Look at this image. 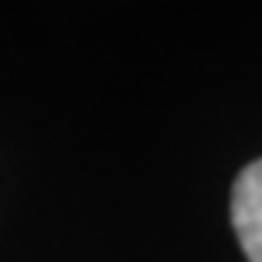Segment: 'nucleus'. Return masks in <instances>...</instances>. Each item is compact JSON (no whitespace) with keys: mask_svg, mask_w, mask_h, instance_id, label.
<instances>
[{"mask_svg":"<svg viewBox=\"0 0 262 262\" xmlns=\"http://www.w3.org/2000/svg\"><path fill=\"white\" fill-rule=\"evenodd\" d=\"M232 225L249 262H262V160H252L232 187Z\"/></svg>","mask_w":262,"mask_h":262,"instance_id":"1","label":"nucleus"}]
</instances>
